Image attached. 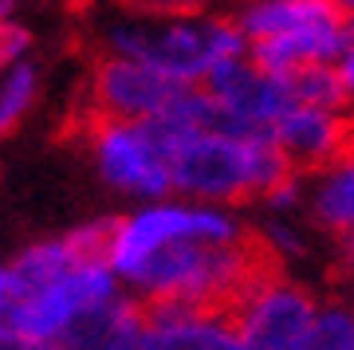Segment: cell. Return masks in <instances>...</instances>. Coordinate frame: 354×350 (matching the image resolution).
Returning a JSON list of instances; mask_svg holds the SVG:
<instances>
[{"label": "cell", "mask_w": 354, "mask_h": 350, "mask_svg": "<svg viewBox=\"0 0 354 350\" xmlns=\"http://www.w3.org/2000/svg\"><path fill=\"white\" fill-rule=\"evenodd\" d=\"M102 39H106L102 51L146 63L185 87L205 83L225 63L244 59L248 48V36L232 16H197L189 8L177 12L146 8V16H127L111 24Z\"/></svg>", "instance_id": "cell-1"}, {"label": "cell", "mask_w": 354, "mask_h": 350, "mask_svg": "<svg viewBox=\"0 0 354 350\" xmlns=\"http://www.w3.org/2000/svg\"><path fill=\"white\" fill-rule=\"evenodd\" d=\"M71 134L91 142L99 174L111 185L127 189V193H138V197H165L174 189L169 158L153 142L146 122H111V118L75 114L71 118Z\"/></svg>", "instance_id": "cell-2"}, {"label": "cell", "mask_w": 354, "mask_h": 350, "mask_svg": "<svg viewBox=\"0 0 354 350\" xmlns=\"http://www.w3.org/2000/svg\"><path fill=\"white\" fill-rule=\"evenodd\" d=\"M169 174H174V189L185 193V197L228 201V205H248V201H256L252 138L197 134L174 150Z\"/></svg>", "instance_id": "cell-3"}, {"label": "cell", "mask_w": 354, "mask_h": 350, "mask_svg": "<svg viewBox=\"0 0 354 350\" xmlns=\"http://www.w3.org/2000/svg\"><path fill=\"white\" fill-rule=\"evenodd\" d=\"M185 91V83L165 79L146 63H134L127 55L99 51L91 63L87 99L75 114L91 118H111V122H150L162 111L174 107V99Z\"/></svg>", "instance_id": "cell-4"}, {"label": "cell", "mask_w": 354, "mask_h": 350, "mask_svg": "<svg viewBox=\"0 0 354 350\" xmlns=\"http://www.w3.org/2000/svg\"><path fill=\"white\" fill-rule=\"evenodd\" d=\"M236 232H241V225H232L228 217L213 213V209L153 205L146 213L122 221V232H118V244H114V256H111V272L130 279L153 252H162L165 244H174V240L197 237V240H216V244H225V240H232Z\"/></svg>", "instance_id": "cell-5"}, {"label": "cell", "mask_w": 354, "mask_h": 350, "mask_svg": "<svg viewBox=\"0 0 354 350\" xmlns=\"http://www.w3.org/2000/svg\"><path fill=\"white\" fill-rule=\"evenodd\" d=\"M319 300L304 284L279 279L276 288H268L260 300L244 311L241 331L248 350H288L307 335V326L319 319Z\"/></svg>", "instance_id": "cell-6"}, {"label": "cell", "mask_w": 354, "mask_h": 350, "mask_svg": "<svg viewBox=\"0 0 354 350\" xmlns=\"http://www.w3.org/2000/svg\"><path fill=\"white\" fill-rule=\"evenodd\" d=\"M55 342H59V350H142V342H146L142 300L114 295V300L83 311Z\"/></svg>", "instance_id": "cell-7"}, {"label": "cell", "mask_w": 354, "mask_h": 350, "mask_svg": "<svg viewBox=\"0 0 354 350\" xmlns=\"http://www.w3.org/2000/svg\"><path fill=\"white\" fill-rule=\"evenodd\" d=\"M142 350H248V342L236 323L193 315H146Z\"/></svg>", "instance_id": "cell-8"}, {"label": "cell", "mask_w": 354, "mask_h": 350, "mask_svg": "<svg viewBox=\"0 0 354 350\" xmlns=\"http://www.w3.org/2000/svg\"><path fill=\"white\" fill-rule=\"evenodd\" d=\"M79 264L71 260L64 240H44L32 244L28 252H20V260L8 268V284H12V303L36 300L48 288H55L67 272H75Z\"/></svg>", "instance_id": "cell-9"}, {"label": "cell", "mask_w": 354, "mask_h": 350, "mask_svg": "<svg viewBox=\"0 0 354 350\" xmlns=\"http://www.w3.org/2000/svg\"><path fill=\"white\" fill-rule=\"evenodd\" d=\"M283 87H288L291 111H335L342 114L351 102V91L342 83V75L330 63H307L295 71H283Z\"/></svg>", "instance_id": "cell-10"}, {"label": "cell", "mask_w": 354, "mask_h": 350, "mask_svg": "<svg viewBox=\"0 0 354 350\" xmlns=\"http://www.w3.org/2000/svg\"><path fill=\"white\" fill-rule=\"evenodd\" d=\"M311 217L335 240H354V165L323 177V185L311 201Z\"/></svg>", "instance_id": "cell-11"}, {"label": "cell", "mask_w": 354, "mask_h": 350, "mask_svg": "<svg viewBox=\"0 0 354 350\" xmlns=\"http://www.w3.org/2000/svg\"><path fill=\"white\" fill-rule=\"evenodd\" d=\"M288 350H354V311L342 303L323 307L319 319L307 326V335Z\"/></svg>", "instance_id": "cell-12"}, {"label": "cell", "mask_w": 354, "mask_h": 350, "mask_svg": "<svg viewBox=\"0 0 354 350\" xmlns=\"http://www.w3.org/2000/svg\"><path fill=\"white\" fill-rule=\"evenodd\" d=\"M32 99H36V67L16 63L0 83V134H8L20 122V114L32 107Z\"/></svg>", "instance_id": "cell-13"}, {"label": "cell", "mask_w": 354, "mask_h": 350, "mask_svg": "<svg viewBox=\"0 0 354 350\" xmlns=\"http://www.w3.org/2000/svg\"><path fill=\"white\" fill-rule=\"evenodd\" d=\"M24 48H28V32L20 24H12V20H4V24H0V71L12 67Z\"/></svg>", "instance_id": "cell-14"}, {"label": "cell", "mask_w": 354, "mask_h": 350, "mask_svg": "<svg viewBox=\"0 0 354 350\" xmlns=\"http://www.w3.org/2000/svg\"><path fill=\"white\" fill-rule=\"evenodd\" d=\"M0 350H59V342H48V338H36L28 331H16L0 319Z\"/></svg>", "instance_id": "cell-15"}, {"label": "cell", "mask_w": 354, "mask_h": 350, "mask_svg": "<svg viewBox=\"0 0 354 350\" xmlns=\"http://www.w3.org/2000/svg\"><path fill=\"white\" fill-rule=\"evenodd\" d=\"M339 75H342V83H346V91H351V102H354V44L346 48V55H342Z\"/></svg>", "instance_id": "cell-16"}, {"label": "cell", "mask_w": 354, "mask_h": 350, "mask_svg": "<svg viewBox=\"0 0 354 350\" xmlns=\"http://www.w3.org/2000/svg\"><path fill=\"white\" fill-rule=\"evenodd\" d=\"M12 307V284H8V268H0V319Z\"/></svg>", "instance_id": "cell-17"}, {"label": "cell", "mask_w": 354, "mask_h": 350, "mask_svg": "<svg viewBox=\"0 0 354 350\" xmlns=\"http://www.w3.org/2000/svg\"><path fill=\"white\" fill-rule=\"evenodd\" d=\"M346 32H351V39H354V4H346Z\"/></svg>", "instance_id": "cell-18"}, {"label": "cell", "mask_w": 354, "mask_h": 350, "mask_svg": "<svg viewBox=\"0 0 354 350\" xmlns=\"http://www.w3.org/2000/svg\"><path fill=\"white\" fill-rule=\"evenodd\" d=\"M351 311H354V307H351Z\"/></svg>", "instance_id": "cell-19"}]
</instances>
